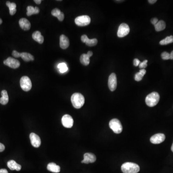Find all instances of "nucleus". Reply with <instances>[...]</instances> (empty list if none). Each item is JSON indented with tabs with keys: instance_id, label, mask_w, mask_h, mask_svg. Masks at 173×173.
<instances>
[{
	"instance_id": "nucleus-30",
	"label": "nucleus",
	"mask_w": 173,
	"mask_h": 173,
	"mask_svg": "<svg viewBox=\"0 0 173 173\" xmlns=\"http://www.w3.org/2000/svg\"><path fill=\"white\" fill-rule=\"evenodd\" d=\"M61 13V12L58 8H55L52 11V15L55 17H57L59 16L60 13Z\"/></svg>"
},
{
	"instance_id": "nucleus-36",
	"label": "nucleus",
	"mask_w": 173,
	"mask_h": 173,
	"mask_svg": "<svg viewBox=\"0 0 173 173\" xmlns=\"http://www.w3.org/2000/svg\"><path fill=\"white\" fill-rule=\"evenodd\" d=\"M5 150V146L4 144L0 143V152H2Z\"/></svg>"
},
{
	"instance_id": "nucleus-1",
	"label": "nucleus",
	"mask_w": 173,
	"mask_h": 173,
	"mask_svg": "<svg viewBox=\"0 0 173 173\" xmlns=\"http://www.w3.org/2000/svg\"><path fill=\"white\" fill-rule=\"evenodd\" d=\"M72 103L75 108L80 109L84 104V97L80 93L73 94L71 98Z\"/></svg>"
},
{
	"instance_id": "nucleus-7",
	"label": "nucleus",
	"mask_w": 173,
	"mask_h": 173,
	"mask_svg": "<svg viewBox=\"0 0 173 173\" xmlns=\"http://www.w3.org/2000/svg\"><path fill=\"white\" fill-rule=\"evenodd\" d=\"M130 29L128 25L122 23L120 25L117 31V36L119 38L125 37L129 34Z\"/></svg>"
},
{
	"instance_id": "nucleus-25",
	"label": "nucleus",
	"mask_w": 173,
	"mask_h": 173,
	"mask_svg": "<svg viewBox=\"0 0 173 173\" xmlns=\"http://www.w3.org/2000/svg\"><path fill=\"white\" fill-rule=\"evenodd\" d=\"M146 73V71L145 69H141L140 70L139 72H137L135 76V80L137 81H140L142 80L143 76Z\"/></svg>"
},
{
	"instance_id": "nucleus-2",
	"label": "nucleus",
	"mask_w": 173,
	"mask_h": 173,
	"mask_svg": "<svg viewBox=\"0 0 173 173\" xmlns=\"http://www.w3.org/2000/svg\"><path fill=\"white\" fill-rule=\"evenodd\" d=\"M121 170L123 173H137L140 171V166L135 163L127 162L123 164Z\"/></svg>"
},
{
	"instance_id": "nucleus-14",
	"label": "nucleus",
	"mask_w": 173,
	"mask_h": 173,
	"mask_svg": "<svg viewBox=\"0 0 173 173\" xmlns=\"http://www.w3.org/2000/svg\"><path fill=\"white\" fill-rule=\"evenodd\" d=\"M81 39L83 42L86 43V44L87 46H94L97 45L98 43V40L96 39H89L88 36L86 35H83L81 37Z\"/></svg>"
},
{
	"instance_id": "nucleus-21",
	"label": "nucleus",
	"mask_w": 173,
	"mask_h": 173,
	"mask_svg": "<svg viewBox=\"0 0 173 173\" xmlns=\"http://www.w3.org/2000/svg\"><path fill=\"white\" fill-rule=\"evenodd\" d=\"M20 57L25 62H29L30 61H33L34 60V57L32 54L28 53L23 52V53H21Z\"/></svg>"
},
{
	"instance_id": "nucleus-38",
	"label": "nucleus",
	"mask_w": 173,
	"mask_h": 173,
	"mask_svg": "<svg viewBox=\"0 0 173 173\" xmlns=\"http://www.w3.org/2000/svg\"><path fill=\"white\" fill-rule=\"evenodd\" d=\"M0 173H8V172L6 169H0Z\"/></svg>"
},
{
	"instance_id": "nucleus-4",
	"label": "nucleus",
	"mask_w": 173,
	"mask_h": 173,
	"mask_svg": "<svg viewBox=\"0 0 173 173\" xmlns=\"http://www.w3.org/2000/svg\"><path fill=\"white\" fill-rule=\"evenodd\" d=\"M109 127L116 134H120L122 131L123 127L122 124L120 121L116 118L112 119L110 121Z\"/></svg>"
},
{
	"instance_id": "nucleus-3",
	"label": "nucleus",
	"mask_w": 173,
	"mask_h": 173,
	"mask_svg": "<svg viewBox=\"0 0 173 173\" xmlns=\"http://www.w3.org/2000/svg\"><path fill=\"white\" fill-rule=\"evenodd\" d=\"M159 100V93L156 92H153L147 96L145 99L146 103L149 107H154L157 105Z\"/></svg>"
},
{
	"instance_id": "nucleus-24",
	"label": "nucleus",
	"mask_w": 173,
	"mask_h": 173,
	"mask_svg": "<svg viewBox=\"0 0 173 173\" xmlns=\"http://www.w3.org/2000/svg\"><path fill=\"white\" fill-rule=\"evenodd\" d=\"M155 29L156 31H161L164 30L166 28V24L163 20L159 21L158 23L154 25Z\"/></svg>"
},
{
	"instance_id": "nucleus-8",
	"label": "nucleus",
	"mask_w": 173,
	"mask_h": 173,
	"mask_svg": "<svg viewBox=\"0 0 173 173\" xmlns=\"http://www.w3.org/2000/svg\"><path fill=\"white\" fill-rule=\"evenodd\" d=\"M4 63L6 66H8L10 68L16 69L19 68L20 66V63L19 60L12 57H8L4 61Z\"/></svg>"
},
{
	"instance_id": "nucleus-15",
	"label": "nucleus",
	"mask_w": 173,
	"mask_h": 173,
	"mask_svg": "<svg viewBox=\"0 0 173 173\" xmlns=\"http://www.w3.org/2000/svg\"><path fill=\"white\" fill-rule=\"evenodd\" d=\"M19 24L20 28L25 31L29 30V29L31 28V24L30 22L27 19L25 18H22L19 20Z\"/></svg>"
},
{
	"instance_id": "nucleus-9",
	"label": "nucleus",
	"mask_w": 173,
	"mask_h": 173,
	"mask_svg": "<svg viewBox=\"0 0 173 173\" xmlns=\"http://www.w3.org/2000/svg\"><path fill=\"white\" fill-rule=\"evenodd\" d=\"M62 123L66 128H71L73 127L74 120L71 116L69 114H65L62 118Z\"/></svg>"
},
{
	"instance_id": "nucleus-18",
	"label": "nucleus",
	"mask_w": 173,
	"mask_h": 173,
	"mask_svg": "<svg viewBox=\"0 0 173 173\" xmlns=\"http://www.w3.org/2000/svg\"><path fill=\"white\" fill-rule=\"evenodd\" d=\"M32 38L39 44H42L44 42V37L39 31H35L32 34Z\"/></svg>"
},
{
	"instance_id": "nucleus-27",
	"label": "nucleus",
	"mask_w": 173,
	"mask_h": 173,
	"mask_svg": "<svg viewBox=\"0 0 173 173\" xmlns=\"http://www.w3.org/2000/svg\"><path fill=\"white\" fill-rule=\"evenodd\" d=\"M58 68H59L60 73H65L68 69L67 65L64 63H59V65H58Z\"/></svg>"
},
{
	"instance_id": "nucleus-6",
	"label": "nucleus",
	"mask_w": 173,
	"mask_h": 173,
	"mask_svg": "<svg viewBox=\"0 0 173 173\" xmlns=\"http://www.w3.org/2000/svg\"><path fill=\"white\" fill-rule=\"evenodd\" d=\"M91 19L88 15H81L76 17L75 20V23L76 25L80 27L86 26L90 24Z\"/></svg>"
},
{
	"instance_id": "nucleus-29",
	"label": "nucleus",
	"mask_w": 173,
	"mask_h": 173,
	"mask_svg": "<svg viewBox=\"0 0 173 173\" xmlns=\"http://www.w3.org/2000/svg\"><path fill=\"white\" fill-rule=\"evenodd\" d=\"M161 57L164 60H169L170 59V54L167 52H164L161 54Z\"/></svg>"
},
{
	"instance_id": "nucleus-10",
	"label": "nucleus",
	"mask_w": 173,
	"mask_h": 173,
	"mask_svg": "<svg viewBox=\"0 0 173 173\" xmlns=\"http://www.w3.org/2000/svg\"><path fill=\"white\" fill-rule=\"evenodd\" d=\"M108 86L110 90L114 91L117 89V78L114 73H112L110 75L108 80Z\"/></svg>"
},
{
	"instance_id": "nucleus-34",
	"label": "nucleus",
	"mask_w": 173,
	"mask_h": 173,
	"mask_svg": "<svg viewBox=\"0 0 173 173\" xmlns=\"http://www.w3.org/2000/svg\"><path fill=\"white\" fill-rule=\"evenodd\" d=\"M140 63H140V60H138V59H134V61H133V65H134V66H139Z\"/></svg>"
},
{
	"instance_id": "nucleus-32",
	"label": "nucleus",
	"mask_w": 173,
	"mask_h": 173,
	"mask_svg": "<svg viewBox=\"0 0 173 173\" xmlns=\"http://www.w3.org/2000/svg\"><path fill=\"white\" fill-rule=\"evenodd\" d=\"M20 54H21V53H19V52H17L16 51H13L12 52V55H13V56L15 58L20 57Z\"/></svg>"
},
{
	"instance_id": "nucleus-5",
	"label": "nucleus",
	"mask_w": 173,
	"mask_h": 173,
	"mask_svg": "<svg viewBox=\"0 0 173 173\" xmlns=\"http://www.w3.org/2000/svg\"><path fill=\"white\" fill-rule=\"evenodd\" d=\"M20 86L24 91H29L32 88V83L31 80L27 76H23L20 81Z\"/></svg>"
},
{
	"instance_id": "nucleus-17",
	"label": "nucleus",
	"mask_w": 173,
	"mask_h": 173,
	"mask_svg": "<svg viewBox=\"0 0 173 173\" xmlns=\"http://www.w3.org/2000/svg\"><path fill=\"white\" fill-rule=\"evenodd\" d=\"M7 165L8 168L11 170H15L16 171H19L21 170V165L16 163V161L13 160L9 161L7 162Z\"/></svg>"
},
{
	"instance_id": "nucleus-26",
	"label": "nucleus",
	"mask_w": 173,
	"mask_h": 173,
	"mask_svg": "<svg viewBox=\"0 0 173 173\" xmlns=\"http://www.w3.org/2000/svg\"><path fill=\"white\" fill-rule=\"evenodd\" d=\"M173 42V36H168L165 39L161 40L160 42V44L161 45H165Z\"/></svg>"
},
{
	"instance_id": "nucleus-37",
	"label": "nucleus",
	"mask_w": 173,
	"mask_h": 173,
	"mask_svg": "<svg viewBox=\"0 0 173 173\" xmlns=\"http://www.w3.org/2000/svg\"><path fill=\"white\" fill-rule=\"evenodd\" d=\"M35 9V14H38L39 13V9L38 7H34Z\"/></svg>"
},
{
	"instance_id": "nucleus-40",
	"label": "nucleus",
	"mask_w": 173,
	"mask_h": 173,
	"mask_svg": "<svg viewBox=\"0 0 173 173\" xmlns=\"http://www.w3.org/2000/svg\"><path fill=\"white\" fill-rule=\"evenodd\" d=\"M34 2L37 5H39V4H41L42 1L41 0H35Z\"/></svg>"
},
{
	"instance_id": "nucleus-11",
	"label": "nucleus",
	"mask_w": 173,
	"mask_h": 173,
	"mask_svg": "<svg viewBox=\"0 0 173 173\" xmlns=\"http://www.w3.org/2000/svg\"><path fill=\"white\" fill-rule=\"evenodd\" d=\"M165 139V135L164 134L158 133L152 136L150 138V141L153 144H158L164 142Z\"/></svg>"
},
{
	"instance_id": "nucleus-42",
	"label": "nucleus",
	"mask_w": 173,
	"mask_h": 173,
	"mask_svg": "<svg viewBox=\"0 0 173 173\" xmlns=\"http://www.w3.org/2000/svg\"><path fill=\"white\" fill-rule=\"evenodd\" d=\"M170 59L173 60V51L171 52V53H170Z\"/></svg>"
},
{
	"instance_id": "nucleus-19",
	"label": "nucleus",
	"mask_w": 173,
	"mask_h": 173,
	"mask_svg": "<svg viewBox=\"0 0 173 173\" xmlns=\"http://www.w3.org/2000/svg\"><path fill=\"white\" fill-rule=\"evenodd\" d=\"M47 169L53 173H57L60 172V167L54 163H50L48 165Z\"/></svg>"
},
{
	"instance_id": "nucleus-41",
	"label": "nucleus",
	"mask_w": 173,
	"mask_h": 173,
	"mask_svg": "<svg viewBox=\"0 0 173 173\" xmlns=\"http://www.w3.org/2000/svg\"><path fill=\"white\" fill-rule=\"evenodd\" d=\"M86 54H88V56L90 57L92 56V55H93V53L91 52V51H89Z\"/></svg>"
},
{
	"instance_id": "nucleus-43",
	"label": "nucleus",
	"mask_w": 173,
	"mask_h": 173,
	"mask_svg": "<svg viewBox=\"0 0 173 173\" xmlns=\"http://www.w3.org/2000/svg\"><path fill=\"white\" fill-rule=\"evenodd\" d=\"M2 20L1 19H0V25L2 24Z\"/></svg>"
},
{
	"instance_id": "nucleus-12",
	"label": "nucleus",
	"mask_w": 173,
	"mask_h": 173,
	"mask_svg": "<svg viewBox=\"0 0 173 173\" xmlns=\"http://www.w3.org/2000/svg\"><path fill=\"white\" fill-rule=\"evenodd\" d=\"M30 141L32 145L35 148H38L41 144V140L38 135L34 133H31L29 135Z\"/></svg>"
},
{
	"instance_id": "nucleus-28",
	"label": "nucleus",
	"mask_w": 173,
	"mask_h": 173,
	"mask_svg": "<svg viewBox=\"0 0 173 173\" xmlns=\"http://www.w3.org/2000/svg\"><path fill=\"white\" fill-rule=\"evenodd\" d=\"M35 14L34 7L31 6H29L27 7V15L28 16H30Z\"/></svg>"
},
{
	"instance_id": "nucleus-44",
	"label": "nucleus",
	"mask_w": 173,
	"mask_h": 173,
	"mask_svg": "<svg viewBox=\"0 0 173 173\" xmlns=\"http://www.w3.org/2000/svg\"><path fill=\"white\" fill-rule=\"evenodd\" d=\"M171 150H172V151L173 152V143L172 144V147H171Z\"/></svg>"
},
{
	"instance_id": "nucleus-39",
	"label": "nucleus",
	"mask_w": 173,
	"mask_h": 173,
	"mask_svg": "<svg viewBox=\"0 0 173 173\" xmlns=\"http://www.w3.org/2000/svg\"><path fill=\"white\" fill-rule=\"evenodd\" d=\"M148 2H149L150 4H153L155 3V2H157V1H156V0H149Z\"/></svg>"
},
{
	"instance_id": "nucleus-16",
	"label": "nucleus",
	"mask_w": 173,
	"mask_h": 173,
	"mask_svg": "<svg viewBox=\"0 0 173 173\" xmlns=\"http://www.w3.org/2000/svg\"><path fill=\"white\" fill-rule=\"evenodd\" d=\"M69 40L65 35H62L60 37V46L62 49H66L69 47Z\"/></svg>"
},
{
	"instance_id": "nucleus-33",
	"label": "nucleus",
	"mask_w": 173,
	"mask_h": 173,
	"mask_svg": "<svg viewBox=\"0 0 173 173\" xmlns=\"http://www.w3.org/2000/svg\"><path fill=\"white\" fill-rule=\"evenodd\" d=\"M64 18H65V15H64V14L63 12L60 13L59 16L57 17L58 19L59 20V21H63Z\"/></svg>"
},
{
	"instance_id": "nucleus-13",
	"label": "nucleus",
	"mask_w": 173,
	"mask_h": 173,
	"mask_svg": "<svg viewBox=\"0 0 173 173\" xmlns=\"http://www.w3.org/2000/svg\"><path fill=\"white\" fill-rule=\"evenodd\" d=\"M96 157L94 154L91 153H86L84 155V159L81 161V163L88 164L93 163L96 161Z\"/></svg>"
},
{
	"instance_id": "nucleus-20",
	"label": "nucleus",
	"mask_w": 173,
	"mask_h": 173,
	"mask_svg": "<svg viewBox=\"0 0 173 173\" xmlns=\"http://www.w3.org/2000/svg\"><path fill=\"white\" fill-rule=\"evenodd\" d=\"M2 97L0 98V103L2 105H5L9 101V97L6 90H3L1 92Z\"/></svg>"
},
{
	"instance_id": "nucleus-35",
	"label": "nucleus",
	"mask_w": 173,
	"mask_h": 173,
	"mask_svg": "<svg viewBox=\"0 0 173 173\" xmlns=\"http://www.w3.org/2000/svg\"><path fill=\"white\" fill-rule=\"evenodd\" d=\"M151 23H152V24L154 25H155L159 21H158V19L157 18L154 17V18L151 19Z\"/></svg>"
},
{
	"instance_id": "nucleus-23",
	"label": "nucleus",
	"mask_w": 173,
	"mask_h": 173,
	"mask_svg": "<svg viewBox=\"0 0 173 173\" xmlns=\"http://www.w3.org/2000/svg\"><path fill=\"white\" fill-rule=\"evenodd\" d=\"M90 57L87 54H82L80 57V61L82 65L84 66H88L90 63Z\"/></svg>"
},
{
	"instance_id": "nucleus-22",
	"label": "nucleus",
	"mask_w": 173,
	"mask_h": 173,
	"mask_svg": "<svg viewBox=\"0 0 173 173\" xmlns=\"http://www.w3.org/2000/svg\"><path fill=\"white\" fill-rule=\"evenodd\" d=\"M6 5L9 8L10 14L11 15H13L16 13V5L14 2H11L8 1L6 2Z\"/></svg>"
},
{
	"instance_id": "nucleus-31",
	"label": "nucleus",
	"mask_w": 173,
	"mask_h": 173,
	"mask_svg": "<svg viewBox=\"0 0 173 173\" xmlns=\"http://www.w3.org/2000/svg\"><path fill=\"white\" fill-rule=\"evenodd\" d=\"M147 62H148V60H144V61L142 62V63H140L139 65V67L141 69H144L147 66Z\"/></svg>"
}]
</instances>
